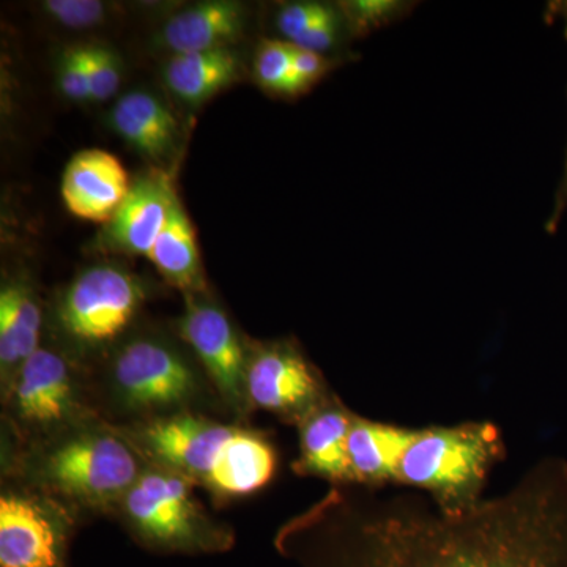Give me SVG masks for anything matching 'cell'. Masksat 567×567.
Returning a JSON list of instances; mask_svg holds the SVG:
<instances>
[{"mask_svg": "<svg viewBox=\"0 0 567 567\" xmlns=\"http://www.w3.org/2000/svg\"><path fill=\"white\" fill-rule=\"evenodd\" d=\"M413 427L354 415L349 435L350 486L383 491L394 486Z\"/></svg>", "mask_w": 567, "mask_h": 567, "instance_id": "2e32d148", "label": "cell"}, {"mask_svg": "<svg viewBox=\"0 0 567 567\" xmlns=\"http://www.w3.org/2000/svg\"><path fill=\"white\" fill-rule=\"evenodd\" d=\"M82 51L91 80L92 102H106L118 91L122 81L117 55L102 44H82Z\"/></svg>", "mask_w": 567, "mask_h": 567, "instance_id": "cb8c5ba5", "label": "cell"}, {"mask_svg": "<svg viewBox=\"0 0 567 567\" xmlns=\"http://www.w3.org/2000/svg\"><path fill=\"white\" fill-rule=\"evenodd\" d=\"M145 465L140 450L104 417L33 445H2V481L51 495L84 520L114 516Z\"/></svg>", "mask_w": 567, "mask_h": 567, "instance_id": "3957f363", "label": "cell"}, {"mask_svg": "<svg viewBox=\"0 0 567 567\" xmlns=\"http://www.w3.org/2000/svg\"><path fill=\"white\" fill-rule=\"evenodd\" d=\"M44 315L39 293L22 276L3 281L0 289V393L9 388L24 361L41 344Z\"/></svg>", "mask_w": 567, "mask_h": 567, "instance_id": "9a60e30c", "label": "cell"}, {"mask_svg": "<svg viewBox=\"0 0 567 567\" xmlns=\"http://www.w3.org/2000/svg\"><path fill=\"white\" fill-rule=\"evenodd\" d=\"M147 300L144 282L117 264H96L74 276L51 309L54 344L91 371L132 331Z\"/></svg>", "mask_w": 567, "mask_h": 567, "instance_id": "ba28073f", "label": "cell"}, {"mask_svg": "<svg viewBox=\"0 0 567 567\" xmlns=\"http://www.w3.org/2000/svg\"><path fill=\"white\" fill-rule=\"evenodd\" d=\"M117 427L148 464L188 477L218 505L256 495L278 473L274 440L249 424L189 412Z\"/></svg>", "mask_w": 567, "mask_h": 567, "instance_id": "7a4b0ae2", "label": "cell"}, {"mask_svg": "<svg viewBox=\"0 0 567 567\" xmlns=\"http://www.w3.org/2000/svg\"><path fill=\"white\" fill-rule=\"evenodd\" d=\"M147 259L164 281L183 295L207 292L196 233L178 196L174 197L166 224L147 254Z\"/></svg>", "mask_w": 567, "mask_h": 567, "instance_id": "d6986e66", "label": "cell"}, {"mask_svg": "<svg viewBox=\"0 0 567 567\" xmlns=\"http://www.w3.org/2000/svg\"><path fill=\"white\" fill-rule=\"evenodd\" d=\"M194 488L188 477L147 462L112 517L153 554L196 557L229 551L234 528L213 517Z\"/></svg>", "mask_w": 567, "mask_h": 567, "instance_id": "8992f818", "label": "cell"}, {"mask_svg": "<svg viewBox=\"0 0 567 567\" xmlns=\"http://www.w3.org/2000/svg\"><path fill=\"white\" fill-rule=\"evenodd\" d=\"M175 330L203 368L223 412L237 423L249 424L254 412L246 393V369L251 341H246L208 292L185 295V311Z\"/></svg>", "mask_w": 567, "mask_h": 567, "instance_id": "30bf717a", "label": "cell"}, {"mask_svg": "<svg viewBox=\"0 0 567 567\" xmlns=\"http://www.w3.org/2000/svg\"><path fill=\"white\" fill-rule=\"evenodd\" d=\"M275 24L287 43L323 55L334 51L344 37L350 35L349 25L342 10L339 9V3L336 6L323 2L284 3L276 13Z\"/></svg>", "mask_w": 567, "mask_h": 567, "instance_id": "44dd1931", "label": "cell"}, {"mask_svg": "<svg viewBox=\"0 0 567 567\" xmlns=\"http://www.w3.org/2000/svg\"><path fill=\"white\" fill-rule=\"evenodd\" d=\"M44 10L66 28H91L99 24L106 13V6L95 0H48Z\"/></svg>", "mask_w": 567, "mask_h": 567, "instance_id": "484cf974", "label": "cell"}, {"mask_svg": "<svg viewBox=\"0 0 567 567\" xmlns=\"http://www.w3.org/2000/svg\"><path fill=\"white\" fill-rule=\"evenodd\" d=\"M130 188L132 183L122 163L99 148L74 155L62 178L66 208L78 218L103 226L121 207Z\"/></svg>", "mask_w": 567, "mask_h": 567, "instance_id": "5bb4252c", "label": "cell"}, {"mask_svg": "<svg viewBox=\"0 0 567 567\" xmlns=\"http://www.w3.org/2000/svg\"><path fill=\"white\" fill-rule=\"evenodd\" d=\"M93 379L96 409L115 425L221 410L207 375L181 338L130 331L104 354Z\"/></svg>", "mask_w": 567, "mask_h": 567, "instance_id": "277c9868", "label": "cell"}, {"mask_svg": "<svg viewBox=\"0 0 567 567\" xmlns=\"http://www.w3.org/2000/svg\"><path fill=\"white\" fill-rule=\"evenodd\" d=\"M175 196L177 192L166 174L153 171L137 177L121 207L104 224L95 241L96 251L147 257Z\"/></svg>", "mask_w": 567, "mask_h": 567, "instance_id": "7c38bea8", "label": "cell"}, {"mask_svg": "<svg viewBox=\"0 0 567 567\" xmlns=\"http://www.w3.org/2000/svg\"><path fill=\"white\" fill-rule=\"evenodd\" d=\"M274 544L297 567H567V461L540 458L505 494L458 514L420 492L333 486Z\"/></svg>", "mask_w": 567, "mask_h": 567, "instance_id": "6da1fadb", "label": "cell"}, {"mask_svg": "<svg viewBox=\"0 0 567 567\" xmlns=\"http://www.w3.org/2000/svg\"><path fill=\"white\" fill-rule=\"evenodd\" d=\"M246 393L252 412H267L297 427L334 394L327 379L292 338L251 341Z\"/></svg>", "mask_w": 567, "mask_h": 567, "instance_id": "8fae6325", "label": "cell"}, {"mask_svg": "<svg viewBox=\"0 0 567 567\" xmlns=\"http://www.w3.org/2000/svg\"><path fill=\"white\" fill-rule=\"evenodd\" d=\"M82 522L51 495L2 481L0 567H69L71 540Z\"/></svg>", "mask_w": 567, "mask_h": 567, "instance_id": "9c48e42d", "label": "cell"}, {"mask_svg": "<svg viewBox=\"0 0 567 567\" xmlns=\"http://www.w3.org/2000/svg\"><path fill=\"white\" fill-rule=\"evenodd\" d=\"M416 2L404 0H350L339 2V9L344 14L350 35L354 39H364L369 33L379 31L405 20L412 14Z\"/></svg>", "mask_w": 567, "mask_h": 567, "instance_id": "603a6c76", "label": "cell"}, {"mask_svg": "<svg viewBox=\"0 0 567 567\" xmlns=\"http://www.w3.org/2000/svg\"><path fill=\"white\" fill-rule=\"evenodd\" d=\"M2 399V445L28 446L102 417L91 371L44 342L24 361Z\"/></svg>", "mask_w": 567, "mask_h": 567, "instance_id": "52a82bcc", "label": "cell"}, {"mask_svg": "<svg viewBox=\"0 0 567 567\" xmlns=\"http://www.w3.org/2000/svg\"><path fill=\"white\" fill-rule=\"evenodd\" d=\"M563 10H565L566 35H567V7H563ZM566 210H567V152H566L565 171H563L561 182H559L557 194H555L554 210H551V215L548 216L547 224H546V230L548 234L557 233L559 221H561L563 215H565Z\"/></svg>", "mask_w": 567, "mask_h": 567, "instance_id": "83f0119b", "label": "cell"}, {"mask_svg": "<svg viewBox=\"0 0 567 567\" xmlns=\"http://www.w3.org/2000/svg\"><path fill=\"white\" fill-rule=\"evenodd\" d=\"M240 62L229 48L174 54L164 65L167 87L177 99L199 106L237 81Z\"/></svg>", "mask_w": 567, "mask_h": 567, "instance_id": "ffe728a7", "label": "cell"}, {"mask_svg": "<svg viewBox=\"0 0 567 567\" xmlns=\"http://www.w3.org/2000/svg\"><path fill=\"white\" fill-rule=\"evenodd\" d=\"M357 413L331 395L297 425L295 475L327 481L331 487L350 486L349 435Z\"/></svg>", "mask_w": 567, "mask_h": 567, "instance_id": "4fadbf2b", "label": "cell"}, {"mask_svg": "<svg viewBox=\"0 0 567 567\" xmlns=\"http://www.w3.org/2000/svg\"><path fill=\"white\" fill-rule=\"evenodd\" d=\"M292 59L295 73H297L298 81L303 85L306 93L311 91L330 71L338 66L336 59L319 54V52L301 50V48L293 47V44Z\"/></svg>", "mask_w": 567, "mask_h": 567, "instance_id": "4316f807", "label": "cell"}, {"mask_svg": "<svg viewBox=\"0 0 567 567\" xmlns=\"http://www.w3.org/2000/svg\"><path fill=\"white\" fill-rule=\"evenodd\" d=\"M254 74L260 87L271 95L297 99L306 93L293 70L292 44L287 41H264L257 50Z\"/></svg>", "mask_w": 567, "mask_h": 567, "instance_id": "7402d4cb", "label": "cell"}, {"mask_svg": "<svg viewBox=\"0 0 567 567\" xmlns=\"http://www.w3.org/2000/svg\"><path fill=\"white\" fill-rule=\"evenodd\" d=\"M111 125L123 141L151 159H163L174 151L178 123L169 107L151 92L133 91L117 100Z\"/></svg>", "mask_w": 567, "mask_h": 567, "instance_id": "ac0fdd59", "label": "cell"}, {"mask_svg": "<svg viewBox=\"0 0 567 567\" xmlns=\"http://www.w3.org/2000/svg\"><path fill=\"white\" fill-rule=\"evenodd\" d=\"M59 84L63 95L71 102H92L91 80L82 47L69 48L62 55Z\"/></svg>", "mask_w": 567, "mask_h": 567, "instance_id": "d4e9b609", "label": "cell"}, {"mask_svg": "<svg viewBox=\"0 0 567 567\" xmlns=\"http://www.w3.org/2000/svg\"><path fill=\"white\" fill-rule=\"evenodd\" d=\"M241 3L215 0L178 11L164 24L162 41L174 54L223 50L244 32Z\"/></svg>", "mask_w": 567, "mask_h": 567, "instance_id": "e0dca14e", "label": "cell"}, {"mask_svg": "<svg viewBox=\"0 0 567 567\" xmlns=\"http://www.w3.org/2000/svg\"><path fill=\"white\" fill-rule=\"evenodd\" d=\"M506 454L502 429L492 421L413 429L394 486L424 494L443 513H465L483 502L488 476Z\"/></svg>", "mask_w": 567, "mask_h": 567, "instance_id": "5b68a950", "label": "cell"}]
</instances>
